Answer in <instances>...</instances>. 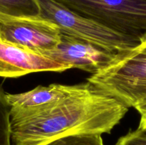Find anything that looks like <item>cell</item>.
I'll return each mask as SVG.
<instances>
[{
  "label": "cell",
  "mask_w": 146,
  "mask_h": 145,
  "mask_svg": "<svg viewBox=\"0 0 146 145\" xmlns=\"http://www.w3.org/2000/svg\"><path fill=\"white\" fill-rule=\"evenodd\" d=\"M90 82L74 85L51 84L48 86L38 85L29 91L18 94L7 93V101L11 107L32 108L48 105L65 99L74 94L89 90Z\"/></svg>",
  "instance_id": "8"
},
{
  "label": "cell",
  "mask_w": 146,
  "mask_h": 145,
  "mask_svg": "<svg viewBox=\"0 0 146 145\" xmlns=\"http://www.w3.org/2000/svg\"><path fill=\"white\" fill-rule=\"evenodd\" d=\"M138 45H139L140 48L146 51V34H144L141 38V42Z\"/></svg>",
  "instance_id": "15"
},
{
  "label": "cell",
  "mask_w": 146,
  "mask_h": 145,
  "mask_svg": "<svg viewBox=\"0 0 146 145\" xmlns=\"http://www.w3.org/2000/svg\"><path fill=\"white\" fill-rule=\"evenodd\" d=\"M61 33V41L57 46L38 53L59 63L91 75L108 65L117 54L84 39Z\"/></svg>",
  "instance_id": "6"
},
{
  "label": "cell",
  "mask_w": 146,
  "mask_h": 145,
  "mask_svg": "<svg viewBox=\"0 0 146 145\" xmlns=\"http://www.w3.org/2000/svg\"><path fill=\"white\" fill-rule=\"evenodd\" d=\"M71 68L36 51L0 40V77L18 78L39 72H62Z\"/></svg>",
  "instance_id": "7"
},
{
  "label": "cell",
  "mask_w": 146,
  "mask_h": 145,
  "mask_svg": "<svg viewBox=\"0 0 146 145\" xmlns=\"http://www.w3.org/2000/svg\"><path fill=\"white\" fill-rule=\"evenodd\" d=\"M57 24L41 16H13L0 14V40L41 52L52 49L61 41Z\"/></svg>",
  "instance_id": "5"
},
{
  "label": "cell",
  "mask_w": 146,
  "mask_h": 145,
  "mask_svg": "<svg viewBox=\"0 0 146 145\" xmlns=\"http://www.w3.org/2000/svg\"><path fill=\"white\" fill-rule=\"evenodd\" d=\"M40 16L58 26L61 32L120 53L139 45L141 39L115 31L91 18L71 11L56 0H36Z\"/></svg>",
  "instance_id": "3"
},
{
  "label": "cell",
  "mask_w": 146,
  "mask_h": 145,
  "mask_svg": "<svg viewBox=\"0 0 146 145\" xmlns=\"http://www.w3.org/2000/svg\"><path fill=\"white\" fill-rule=\"evenodd\" d=\"M138 127L146 131V115H141Z\"/></svg>",
  "instance_id": "14"
},
{
  "label": "cell",
  "mask_w": 146,
  "mask_h": 145,
  "mask_svg": "<svg viewBox=\"0 0 146 145\" xmlns=\"http://www.w3.org/2000/svg\"><path fill=\"white\" fill-rule=\"evenodd\" d=\"M6 95L7 93L0 86V145H12L11 106Z\"/></svg>",
  "instance_id": "10"
},
{
  "label": "cell",
  "mask_w": 146,
  "mask_h": 145,
  "mask_svg": "<svg viewBox=\"0 0 146 145\" xmlns=\"http://www.w3.org/2000/svg\"><path fill=\"white\" fill-rule=\"evenodd\" d=\"M0 14L13 16H40L36 0H0Z\"/></svg>",
  "instance_id": "9"
},
{
  "label": "cell",
  "mask_w": 146,
  "mask_h": 145,
  "mask_svg": "<svg viewBox=\"0 0 146 145\" xmlns=\"http://www.w3.org/2000/svg\"><path fill=\"white\" fill-rule=\"evenodd\" d=\"M128 107L93 85L37 107H11L12 145H45L76 134H110Z\"/></svg>",
  "instance_id": "1"
},
{
  "label": "cell",
  "mask_w": 146,
  "mask_h": 145,
  "mask_svg": "<svg viewBox=\"0 0 146 145\" xmlns=\"http://www.w3.org/2000/svg\"><path fill=\"white\" fill-rule=\"evenodd\" d=\"M135 109L141 115H146V99L138 102L135 107Z\"/></svg>",
  "instance_id": "13"
},
{
  "label": "cell",
  "mask_w": 146,
  "mask_h": 145,
  "mask_svg": "<svg viewBox=\"0 0 146 145\" xmlns=\"http://www.w3.org/2000/svg\"><path fill=\"white\" fill-rule=\"evenodd\" d=\"M115 145H146V131L138 127L121 136Z\"/></svg>",
  "instance_id": "12"
},
{
  "label": "cell",
  "mask_w": 146,
  "mask_h": 145,
  "mask_svg": "<svg viewBox=\"0 0 146 145\" xmlns=\"http://www.w3.org/2000/svg\"><path fill=\"white\" fill-rule=\"evenodd\" d=\"M111 29L141 39L146 34V0H56Z\"/></svg>",
  "instance_id": "4"
},
{
  "label": "cell",
  "mask_w": 146,
  "mask_h": 145,
  "mask_svg": "<svg viewBox=\"0 0 146 145\" xmlns=\"http://www.w3.org/2000/svg\"><path fill=\"white\" fill-rule=\"evenodd\" d=\"M45 145H104L101 134H76L59 138Z\"/></svg>",
  "instance_id": "11"
},
{
  "label": "cell",
  "mask_w": 146,
  "mask_h": 145,
  "mask_svg": "<svg viewBox=\"0 0 146 145\" xmlns=\"http://www.w3.org/2000/svg\"><path fill=\"white\" fill-rule=\"evenodd\" d=\"M87 81L96 88L134 107L146 99V51L137 45L117 53L108 65Z\"/></svg>",
  "instance_id": "2"
}]
</instances>
